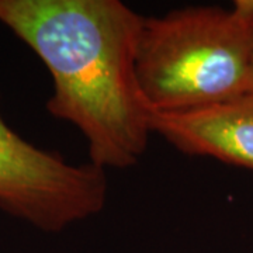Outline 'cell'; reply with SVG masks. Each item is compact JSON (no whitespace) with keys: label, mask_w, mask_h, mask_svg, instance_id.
I'll return each mask as SVG.
<instances>
[{"label":"cell","mask_w":253,"mask_h":253,"mask_svg":"<svg viewBox=\"0 0 253 253\" xmlns=\"http://www.w3.org/2000/svg\"><path fill=\"white\" fill-rule=\"evenodd\" d=\"M0 23L45 63L46 110L83 134L90 163L141 161L154 116L136 73L141 14L118 0H0Z\"/></svg>","instance_id":"obj_1"},{"label":"cell","mask_w":253,"mask_h":253,"mask_svg":"<svg viewBox=\"0 0 253 253\" xmlns=\"http://www.w3.org/2000/svg\"><path fill=\"white\" fill-rule=\"evenodd\" d=\"M248 93L253 94V55L252 62H251V72H249V83H248Z\"/></svg>","instance_id":"obj_6"},{"label":"cell","mask_w":253,"mask_h":253,"mask_svg":"<svg viewBox=\"0 0 253 253\" xmlns=\"http://www.w3.org/2000/svg\"><path fill=\"white\" fill-rule=\"evenodd\" d=\"M107 201L106 170L72 165L17 135L0 114V208L44 232L97 215Z\"/></svg>","instance_id":"obj_3"},{"label":"cell","mask_w":253,"mask_h":253,"mask_svg":"<svg viewBox=\"0 0 253 253\" xmlns=\"http://www.w3.org/2000/svg\"><path fill=\"white\" fill-rule=\"evenodd\" d=\"M252 55L232 9L187 6L144 17L136 73L152 114L184 113L248 93Z\"/></svg>","instance_id":"obj_2"},{"label":"cell","mask_w":253,"mask_h":253,"mask_svg":"<svg viewBox=\"0 0 253 253\" xmlns=\"http://www.w3.org/2000/svg\"><path fill=\"white\" fill-rule=\"evenodd\" d=\"M232 11L253 34V0H235Z\"/></svg>","instance_id":"obj_5"},{"label":"cell","mask_w":253,"mask_h":253,"mask_svg":"<svg viewBox=\"0 0 253 253\" xmlns=\"http://www.w3.org/2000/svg\"><path fill=\"white\" fill-rule=\"evenodd\" d=\"M152 132L181 154L208 156L253 172V94L173 114H154Z\"/></svg>","instance_id":"obj_4"}]
</instances>
